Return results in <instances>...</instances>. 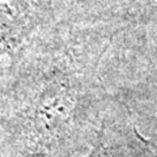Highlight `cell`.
Wrapping results in <instances>:
<instances>
[{
    "label": "cell",
    "mask_w": 157,
    "mask_h": 157,
    "mask_svg": "<svg viewBox=\"0 0 157 157\" xmlns=\"http://www.w3.org/2000/svg\"><path fill=\"white\" fill-rule=\"evenodd\" d=\"M85 157H123V153L119 148H114V137L105 135L104 130H101L97 134L92 151Z\"/></svg>",
    "instance_id": "1"
},
{
    "label": "cell",
    "mask_w": 157,
    "mask_h": 157,
    "mask_svg": "<svg viewBox=\"0 0 157 157\" xmlns=\"http://www.w3.org/2000/svg\"><path fill=\"white\" fill-rule=\"evenodd\" d=\"M0 157H6V156H4V152L2 149V147H0Z\"/></svg>",
    "instance_id": "2"
}]
</instances>
